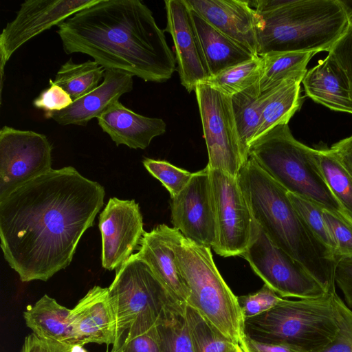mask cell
<instances>
[{
  "label": "cell",
  "mask_w": 352,
  "mask_h": 352,
  "mask_svg": "<svg viewBox=\"0 0 352 352\" xmlns=\"http://www.w3.org/2000/svg\"><path fill=\"white\" fill-rule=\"evenodd\" d=\"M159 322L150 314H140L127 329L120 352H160L157 330Z\"/></svg>",
  "instance_id": "cell-32"
},
{
  "label": "cell",
  "mask_w": 352,
  "mask_h": 352,
  "mask_svg": "<svg viewBox=\"0 0 352 352\" xmlns=\"http://www.w3.org/2000/svg\"><path fill=\"white\" fill-rule=\"evenodd\" d=\"M287 194L294 207L316 238L336 256V245L324 219L323 208L305 198L289 192Z\"/></svg>",
  "instance_id": "cell-34"
},
{
  "label": "cell",
  "mask_w": 352,
  "mask_h": 352,
  "mask_svg": "<svg viewBox=\"0 0 352 352\" xmlns=\"http://www.w3.org/2000/svg\"><path fill=\"white\" fill-rule=\"evenodd\" d=\"M170 236L177 265L190 292L186 304L241 345L243 316L237 296L214 262L211 248L192 241L174 228H170Z\"/></svg>",
  "instance_id": "cell-5"
},
{
  "label": "cell",
  "mask_w": 352,
  "mask_h": 352,
  "mask_svg": "<svg viewBox=\"0 0 352 352\" xmlns=\"http://www.w3.org/2000/svg\"><path fill=\"white\" fill-rule=\"evenodd\" d=\"M157 330L160 352H194L184 310L160 322Z\"/></svg>",
  "instance_id": "cell-33"
},
{
  "label": "cell",
  "mask_w": 352,
  "mask_h": 352,
  "mask_svg": "<svg viewBox=\"0 0 352 352\" xmlns=\"http://www.w3.org/2000/svg\"><path fill=\"white\" fill-rule=\"evenodd\" d=\"M314 157L327 186L352 221V176L329 148H314Z\"/></svg>",
  "instance_id": "cell-28"
},
{
  "label": "cell",
  "mask_w": 352,
  "mask_h": 352,
  "mask_svg": "<svg viewBox=\"0 0 352 352\" xmlns=\"http://www.w3.org/2000/svg\"><path fill=\"white\" fill-rule=\"evenodd\" d=\"M335 283L342 292L346 305L352 308V256L338 258L334 272Z\"/></svg>",
  "instance_id": "cell-41"
},
{
  "label": "cell",
  "mask_w": 352,
  "mask_h": 352,
  "mask_svg": "<svg viewBox=\"0 0 352 352\" xmlns=\"http://www.w3.org/2000/svg\"><path fill=\"white\" fill-rule=\"evenodd\" d=\"M240 346L244 352H304L294 346L258 342L245 335Z\"/></svg>",
  "instance_id": "cell-43"
},
{
  "label": "cell",
  "mask_w": 352,
  "mask_h": 352,
  "mask_svg": "<svg viewBox=\"0 0 352 352\" xmlns=\"http://www.w3.org/2000/svg\"><path fill=\"white\" fill-rule=\"evenodd\" d=\"M50 86L43 90L33 101V105L47 112L62 111L69 107L74 100L70 95L60 86L50 80Z\"/></svg>",
  "instance_id": "cell-39"
},
{
  "label": "cell",
  "mask_w": 352,
  "mask_h": 352,
  "mask_svg": "<svg viewBox=\"0 0 352 352\" xmlns=\"http://www.w3.org/2000/svg\"><path fill=\"white\" fill-rule=\"evenodd\" d=\"M233 352H244L240 345H236Z\"/></svg>",
  "instance_id": "cell-47"
},
{
  "label": "cell",
  "mask_w": 352,
  "mask_h": 352,
  "mask_svg": "<svg viewBox=\"0 0 352 352\" xmlns=\"http://www.w3.org/2000/svg\"><path fill=\"white\" fill-rule=\"evenodd\" d=\"M105 191L72 166L32 179L0 200L3 257L22 282L47 281L72 261Z\"/></svg>",
  "instance_id": "cell-1"
},
{
  "label": "cell",
  "mask_w": 352,
  "mask_h": 352,
  "mask_svg": "<svg viewBox=\"0 0 352 352\" xmlns=\"http://www.w3.org/2000/svg\"><path fill=\"white\" fill-rule=\"evenodd\" d=\"M102 236V265L118 270L139 249L144 233L142 216L135 200L109 199L100 214Z\"/></svg>",
  "instance_id": "cell-15"
},
{
  "label": "cell",
  "mask_w": 352,
  "mask_h": 352,
  "mask_svg": "<svg viewBox=\"0 0 352 352\" xmlns=\"http://www.w3.org/2000/svg\"><path fill=\"white\" fill-rule=\"evenodd\" d=\"M67 54L82 53L104 69L164 82L176 69L175 57L152 11L140 0H97L58 25Z\"/></svg>",
  "instance_id": "cell-2"
},
{
  "label": "cell",
  "mask_w": 352,
  "mask_h": 352,
  "mask_svg": "<svg viewBox=\"0 0 352 352\" xmlns=\"http://www.w3.org/2000/svg\"><path fill=\"white\" fill-rule=\"evenodd\" d=\"M302 79L287 78L261 94V120L252 142L275 126L288 124L304 100V96L300 95Z\"/></svg>",
  "instance_id": "cell-24"
},
{
  "label": "cell",
  "mask_w": 352,
  "mask_h": 352,
  "mask_svg": "<svg viewBox=\"0 0 352 352\" xmlns=\"http://www.w3.org/2000/svg\"><path fill=\"white\" fill-rule=\"evenodd\" d=\"M142 163L150 174L167 189L170 197L177 195L188 184L194 174L164 160L144 158Z\"/></svg>",
  "instance_id": "cell-35"
},
{
  "label": "cell",
  "mask_w": 352,
  "mask_h": 352,
  "mask_svg": "<svg viewBox=\"0 0 352 352\" xmlns=\"http://www.w3.org/2000/svg\"><path fill=\"white\" fill-rule=\"evenodd\" d=\"M329 150L352 176V135L334 143Z\"/></svg>",
  "instance_id": "cell-44"
},
{
  "label": "cell",
  "mask_w": 352,
  "mask_h": 352,
  "mask_svg": "<svg viewBox=\"0 0 352 352\" xmlns=\"http://www.w3.org/2000/svg\"><path fill=\"white\" fill-rule=\"evenodd\" d=\"M262 69L263 58L255 56L209 77L205 82L232 97L258 82Z\"/></svg>",
  "instance_id": "cell-31"
},
{
  "label": "cell",
  "mask_w": 352,
  "mask_h": 352,
  "mask_svg": "<svg viewBox=\"0 0 352 352\" xmlns=\"http://www.w3.org/2000/svg\"><path fill=\"white\" fill-rule=\"evenodd\" d=\"M332 294L298 300L283 298L269 310L244 318L243 334L258 342L319 352L333 340L338 331Z\"/></svg>",
  "instance_id": "cell-7"
},
{
  "label": "cell",
  "mask_w": 352,
  "mask_h": 352,
  "mask_svg": "<svg viewBox=\"0 0 352 352\" xmlns=\"http://www.w3.org/2000/svg\"><path fill=\"white\" fill-rule=\"evenodd\" d=\"M190 16L210 77L257 56L216 29L192 10Z\"/></svg>",
  "instance_id": "cell-23"
},
{
  "label": "cell",
  "mask_w": 352,
  "mask_h": 352,
  "mask_svg": "<svg viewBox=\"0 0 352 352\" xmlns=\"http://www.w3.org/2000/svg\"><path fill=\"white\" fill-rule=\"evenodd\" d=\"M188 8L216 29L257 55L260 16L245 0H184Z\"/></svg>",
  "instance_id": "cell-18"
},
{
  "label": "cell",
  "mask_w": 352,
  "mask_h": 352,
  "mask_svg": "<svg viewBox=\"0 0 352 352\" xmlns=\"http://www.w3.org/2000/svg\"><path fill=\"white\" fill-rule=\"evenodd\" d=\"M166 27L173 39L181 84L190 93L210 77L184 0H166Z\"/></svg>",
  "instance_id": "cell-16"
},
{
  "label": "cell",
  "mask_w": 352,
  "mask_h": 352,
  "mask_svg": "<svg viewBox=\"0 0 352 352\" xmlns=\"http://www.w3.org/2000/svg\"><path fill=\"white\" fill-rule=\"evenodd\" d=\"M72 333L75 344H116L117 326L108 287L94 286L71 309Z\"/></svg>",
  "instance_id": "cell-17"
},
{
  "label": "cell",
  "mask_w": 352,
  "mask_h": 352,
  "mask_svg": "<svg viewBox=\"0 0 352 352\" xmlns=\"http://www.w3.org/2000/svg\"><path fill=\"white\" fill-rule=\"evenodd\" d=\"M237 178L254 221L269 239L300 264L329 293L336 292L337 258L304 221L287 191L250 157Z\"/></svg>",
  "instance_id": "cell-3"
},
{
  "label": "cell",
  "mask_w": 352,
  "mask_h": 352,
  "mask_svg": "<svg viewBox=\"0 0 352 352\" xmlns=\"http://www.w3.org/2000/svg\"><path fill=\"white\" fill-rule=\"evenodd\" d=\"M314 52H270L261 56L263 69L258 85L264 92L290 78H304Z\"/></svg>",
  "instance_id": "cell-27"
},
{
  "label": "cell",
  "mask_w": 352,
  "mask_h": 352,
  "mask_svg": "<svg viewBox=\"0 0 352 352\" xmlns=\"http://www.w3.org/2000/svg\"><path fill=\"white\" fill-rule=\"evenodd\" d=\"M210 169L238 177L245 164L233 114L231 97L206 82L195 89Z\"/></svg>",
  "instance_id": "cell-10"
},
{
  "label": "cell",
  "mask_w": 352,
  "mask_h": 352,
  "mask_svg": "<svg viewBox=\"0 0 352 352\" xmlns=\"http://www.w3.org/2000/svg\"><path fill=\"white\" fill-rule=\"evenodd\" d=\"M72 346L41 338L32 333L25 338L21 352H71Z\"/></svg>",
  "instance_id": "cell-42"
},
{
  "label": "cell",
  "mask_w": 352,
  "mask_h": 352,
  "mask_svg": "<svg viewBox=\"0 0 352 352\" xmlns=\"http://www.w3.org/2000/svg\"><path fill=\"white\" fill-rule=\"evenodd\" d=\"M332 296L338 331L333 340L319 352H352V310L336 292Z\"/></svg>",
  "instance_id": "cell-36"
},
{
  "label": "cell",
  "mask_w": 352,
  "mask_h": 352,
  "mask_svg": "<svg viewBox=\"0 0 352 352\" xmlns=\"http://www.w3.org/2000/svg\"><path fill=\"white\" fill-rule=\"evenodd\" d=\"M170 198L174 228L192 241L212 248L216 240V226L209 166L194 173L186 187Z\"/></svg>",
  "instance_id": "cell-14"
},
{
  "label": "cell",
  "mask_w": 352,
  "mask_h": 352,
  "mask_svg": "<svg viewBox=\"0 0 352 352\" xmlns=\"http://www.w3.org/2000/svg\"><path fill=\"white\" fill-rule=\"evenodd\" d=\"M322 215L336 243V256H352V221L323 209Z\"/></svg>",
  "instance_id": "cell-37"
},
{
  "label": "cell",
  "mask_w": 352,
  "mask_h": 352,
  "mask_svg": "<svg viewBox=\"0 0 352 352\" xmlns=\"http://www.w3.org/2000/svg\"><path fill=\"white\" fill-rule=\"evenodd\" d=\"M115 313L118 341L141 314L156 317L160 322L183 311L185 305L177 302L157 278L148 264L133 254L117 270L108 287Z\"/></svg>",
  "instance_id": "cell-8"
},
{
  "label": "cell",
  "mask_w": 352,
  "mask_h": 352,
  "mask_svg": "<svg viewBox=\"0 0 352 352\" xmlns=\"http://www.w3.org/2000/svg\"><path fill=\"white\" fill-rule=\"evenodd\" d=\"M216 240L212 248L223 257L241 256L250 244L256 222L238 178L210 168Z\"/></svg>",
  "instance_id": "cell-11"
},
{
  "label": "cell",
  "mask_w": 352,
  "mask_h": 352,
  "mask_svg": "<svg viewBox=\"0 0 352 352\" xmlns=\"http://www.w3.org/2000/svg\"><path fill=\"white\" fill-rule=\"evenodd\" d=\"M133 76L114 69H105L102 82L93 91L79 98L67 108L45 113L44 116L60 125L86 126L111 104L133 89Z\"/></svg>",
  "instance_id": "cell-19"
},
{
  "label": "cell",
  "mask_w": 352,
  "mask_h": 352,
  "mask_svg": "<svg viewBox=\"0 0 352 352\" xmlns=\"http://www.w3.org/2000/svg\"><path fill=\"white\" fill-rule=\"evenodd\" d=\"M344 72L352 96V24L328 52Z\"/></svg>",
  "instance_id": "cell-40"
},
{
  "label": "cell",
  "mask_w": 352,
  "mask_h": 352,
  "mask_svg": "<svg viewBox=\"0 0 352 352\" xmlns=\"http://www.w3.org/2000/svg\"><path fill=\"white\" fill-rule=\"evenodd\" d=\"M248 157L287 192L346 217L319 170L314 148L298 141L288 124L278 125L254 141Z\"/></svg>",
  "instance_id": "cell-6"
},
{
  "label": "cell",
  "mask_w": 352,
  "mask_h": 352,
  "mask_svg": "<svg viewBox=\"0 0 352 352\" xmlns=\"http://www.w3.org/2000/svg\"><path fill=\"white\" fill-rule=\"evenodd\" d=\"M305 96L335 111L352 114V96L348 80L329 54L309 69L302 82Z\"/></svg>",
  "instance_id": "cell-22"
},
{
  "label": "cell",
  "mask_w": 352,
  "mask_h": 352,
  "mask_svg": "<svg viewBox=\"0 0 352 352\" xmlns=\"http://www.w3.org/2000/svg\"><path fill=\"white\" fill-rule=\"evenodd\" d=\"M241 256L281 298H316L329 294L300 264L274 245L256 223L252 240Z\"/></svg>",
  "instance_id": "cell-9"
},
{
  "label": "cell",
  "mask_w": 352,
  "mask_h": 352,
  "mask_svg": "<svg viewBox=\"0 0 352 352\" xmlns=\"http://www.w3.org/2000/svg\"><path fill=\"white\" fill-rule=\"evenodd\" d=\"M260 16L257 54L329 52L352 24V10L340 0H254Z\"/></svg>",
  "instance_id": "cell-4"
},
{
  "label": "cell",
  "mask_w": 352,
  "mask_h": 352,
  "mask_svg": "<svg viewBox=\"0 0 352 352\" xmlns=\"http://www.w3.org/2000/svg\"><path fill=\"white\" fill-rule=\"evenodd\" d=\"M122 341L119 342L118 343L113 345L112 350L111 352H120V346Z\"/></svg>",
  "instance_id": "cell-46"
},
{
  "label": "cell",
  "mask_w": 352,
  "mask_h": 352,
  "mask_svg": "<svg viewBox=\"0 0 352 352\" xmlns=\"http://www.w3.org/2000/svg\"><path fill=\"white\" fill-rule=\"evenodd\" d=\"M97 0H25L0 34L1 76L12 55L43 32L58 25Z\"/></svg>",
  "instance_id": "cell-13"
},
{
  "label": "cell",
  "mask_w": 352,
  "mask_h": 352,
  "mask_svg": "<svg viewBox=\"0 0 352 352\" xmlns=\"http://www.w3.org/2000/svg\"><path fill=\"white\" fill-rule=\"evenodd\" d=\"M261 91L258 82L231 97V103L244 163L259 126Z\"/></svg>",
  "instance_id": "cell-26"
},
{
  "label": "cell",
  "mask_w": 352,
  "mask_h": 352,
  "mask_svg": "<svg viewBox=\"0 0 352 352\" xmlns=\"http://www.w3.org/2000/svg\"><path fill=\"white\" fill-rule=\"evenodd\" d=\"M138 250L139 257L148 264L168 293L185 305L190 292L176 263L170 227L160 224L150 232H144Z\"/></svg>",
  "instance_id": "cell-20"
},
{
  "label": "cell",
  "mask_w": 352,
  "mask_h": 352,
  "mask_svg": "<svg viewBox=\"0 0 352 352\" xmlns=\"http://www.w3.org/2000/svg\"><path fill=\"white\" fill-rule=\"evenodd\" d=\"M104 69L94 60L75 63L70 58L61 65L52 82L60 86L75 100L95 89L104 77Z\"/></svg>",
  "instance_id": "cell-29"
},
{
  "label": "cell",
  "mask_w": 352,
  "mask_h": 352,
  "mask_svg": "<svg viewBox=\"0 0 352 352\" xmlns=\"http://www.w3.org/2000/svg\"><path fill=\"white\" fill-rule=\"evenodd\" d=\"M70 312L71 309L45 294L34 305L27 306L23 318L26 326L37 336L73 346Z\"/></svg>",
  "instance_id": "cell-25"
},
{
  "label": "cell",
  "mask_w": 352,
  "mask_h": 352,
  "mask_svg": "<svg viewBox=\"0 0 352 352\" xmlns=\"http://www.w3.org/2000/svg\"><path fill=\"white\" fill-rule=\"evenodd\" d=\"M184 316L194 352L234 351L237 344L232 342L195 309L186 304Z\"/></svg>",
  "instance_id": "cell-30"
},
{
  "label": "cell",
  "mask_w": 352,
  "mask_h": 352,
  "mask_svg": "<svg viewBox=\"0 0 352 352\" xmlns=\"http://www.w3.org/2000/svg\"><path fill=\"white\" fill-rule=\"evenodd\" d=\"M71 352H87L82 345L75 344L72 346Z\"/></svg>",
  "instance_id": "cell-45"
},
{
  "label": "cell",
  "mask_w": 352,
  "mask_h": 352,
  "mask_svg": "<svg viewBox=\"0 0 352 352\" xmlns=\"http://www.w3.org/2000/svg\"><path fill=\"white\" fill-rule=\"evenodd\" d=\"M52 151L45 135L3 126L0 130V200L50 171Z\"/></svg>",
  "instance_id": "cell-12"
},
{
  "label": "cell",
  "mask_w": 352,
  "mask_h": 352,
  "mask_svg": "<svg viewBox=\"0 0 352 352\" xmlns=\"http://www.w3.org/2000/svg\"><path fill=\"white\" fill-rule=\"evenodd\" d=\"M98 124L116 146L144 149L152 140L166 132L165 122L136 113L119 100L111 104L98 118Z\"/></svg>",
  "instance_id": "cell-21"
},
{
  "label": "cell",
  "mask_w": 352,
  "mask_h": 352,
  "mask_svg": "<svg viewBox=\"0 0 352 352\" xmlns=\"http://www.w3.org/2000/svg\"><path fill=\"white\" fill-rule=\"evenodd\" d=\"M283 298L266 284L257 292L237 296L243 319L257 316L278 304Z\"/></svg>",
  "instance_id": "cell-38"
}]
</instances>
